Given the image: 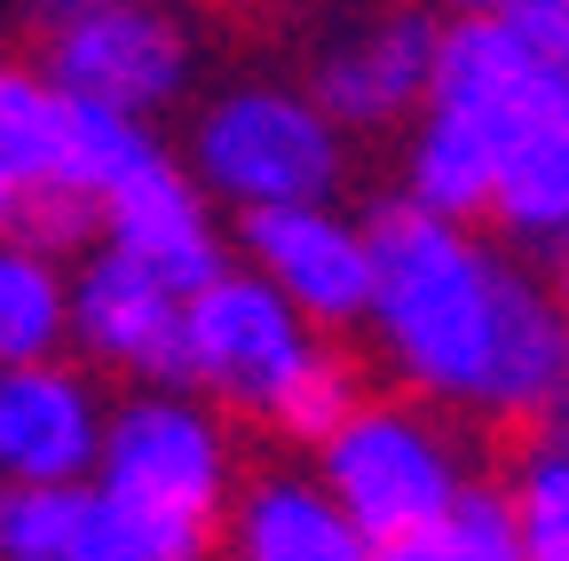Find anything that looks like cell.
Segmentation results:
<instances>
[{"label":"cell","instance_id":"6da1fadb","mask_svg":"<svg viewBox=\"0 0 569 561\" xmlns=\"http://www.w3.org/2000/svg\"><path fill=\"white\" fill-rule=\"evenodd\" d=\"M372 230V309L365 332L396 395L482 428H553L569 388V324L553 285L482 238L475 222H436L380 206Z\"/></svg>","mask_w":569,"mask_h":561},{"label":"cell","instance_id":"7a4b0ae2","mask_svg":"<svg viewBox=\"0 0 569 561\" xmlns=\"http://www.w3.org/2000/svg\"><path fill=\"white\" fill-rule=\"evenodd\" d=\"M182 388L213 411L261 419V428L325 443L332 419L365 395L332 340H317L293 309H284L261 277L222 269L213 285L182 301Z\"/></svg>","mask_w":569,"mask_h":561},{"label":"cell","instance_id":"3957f363","mask_svg":"<svg viewBox=\"0 0 569 561\" xmlns=\"http://www.w3.org/2000/svg\"><path fill=\"white\" fill-rule=\"evenodd\" d=\"M151 159H167L159 127L63 96L32 63H0V182L17 198L9 230L32 238L40 253L88 238L96 206Z\"/></svg>","mask_w":569,"mask_h":561},{"label":"cell","instance_id":"277c9868","mask_svg":"<svg viewBox=\"0 0 569 561\" xmlns=\"http://www.w3.org/2000/svg\"><path fill=\"white\" fill-rule=\"evenodd\" d=\"M309 482L380 553L427 522H443L482 482V459H475V435L451 428L443 411H427L411 395H356L332 419V435L317 443Z\"/></svg>","mask_w":569,"mask_h":561},{"label":"cell","instance_id":"5b68a950","mask_svg":"<svg viewBox=\"0 0 569 561\" xmlns=\"http://www.w3.org/2000/svg\"><path fill=\"white\" fill-rule=\"evenodd\" d=\"M182 174L198 198L238 206V214H277V206L340 198L348 134L309 103L293 80H230L190 111V159Z\"/></svg>","mask_w":569,"mask_h":561},{"label":"cell","instance_id":"8992f818","mask_svg":"<svg viewBox=\"0 0 569 561\" xmlns=\"http://www.w3.org/2000/svg\"><path fill=\"white\" fill-rule=\"evenodd\" d=\"M127 507L174 514L190 530H213L238 490V443L230 419L198 403L190 388H134L127 403L103 411V451H96V482Z\"/></svg>","mask_w":569,"mask_h":561},{"label":"cell","instance_id":"52a82bcc","mask_svg":"<svg viewBox=\"0 0 569 561\" xmlns=\"http://www.w3.org/2000/svg\"><path fill=\"white\" fill-rule=\"evenodd\" d=\"M40 72L63 96L96 103V111L159 127V111H174L190 96L198 32L182 24V9H167V0H96V9L63 17L48 32V63H40Z\"/></svg>","mask_w":569,"mask_h":561},{"label":"cell","instance_id":"ba28073f","mask_svg":"<svg viewBox=\"0 0 569 561\" xmlns=\"http://www.w3.org/2000/svg\"><path fill=\"white\" fill-rule=\"evenodd\" d=\"M238 253H246V277H261L317 340L365 324V309H372V230L340 198L246 214Z\"/></svg>","mask_w":569,"mask_h":561},{"label":"cell","instance_id":"9c48e42d","mask_svg":"<svg viewBox=\"0 0 569 561\" xmlns=\"http://www.w3.org/2000/svg\"><path fill=\"white\" fill-rule=\"evenodd\" d=\"M427 80H436V17L388 0V9L325 32V48L309 63V103L340 134H388V127L419 119Z\"/></svg>","mask_w":569,"mask_h":561},{"label":"cell","instance_id":"30bf717a","mask_svg":"<svg viewBox=\"0 0 569 561\" xmlns=\"http://www.w3.org/2000/svg\"><path fill=\"white\" fill-rule=\"evenodd\" d=\"M63 348H80V372L182 388V301L96 246L63 277Z\"/></svg>","mask_w":569,"mask_h":561},{"label":"cell","instance_id":"8fae6325","mask_svg":"<svg viewBox=\"0 0 569 561\" xmlns=\"http://www.w3.org/2000/svg\"><path fill=\"white\" fill-rule=\"evenodd\" d=\"M103 388L80 364H17L0 372V482L24 490H88L103 451Z\"/></svg>","mask_w":569,"mask_h":561},{"label":"cell","instance_id":"7c38bea8","mask_svg":"<svg viewBox=\"0 0 569 561\" xmlns=\"http://www.w3.org/2000/svg\"><path fill=\"white\" fill-rule=\"evenodd\" d=\"M96 222H103V253H119L127 269H142L174 301H190L198 285H213V277L230 269L222 222H213V206L198 198V182L174 159H151L134 182H119L96 206Z\"/></svg>","mask_w":569,"mask_h":561},{"label":"cell","instance_id":"4fadbf2b","mask_svg":"<svg viewBox=\"0 0 569 561\" xmlns=\"http://www.w3.org/2000/svg\"><path fill=\"white\" fill-rule=\"evenodd\" d=\"M222 561H372V545L309 482V467H269V474L230 490Z\"/></svg>","mask_w":569,"mask_h":561},{"label":"cell","instance_id":"5bb4252c","mask_svg":"<svg viewBox=\"0 0 569 561\" xmlns=\"http://www.w3.org/2000/svg\"><path fill=\"white\" fill-rule=\"evenodd\" d=\"M482 214L507 230L498 246L522 253V261L530 253H561V238H569V119L522 134V143L498 159Z\"/></svg>","mask_w":569,"mask_h":561},{"label":"cell","instance_id":"9a60e30c","mask_svg":"<svg viewBox=\"0 0 569 561\" xmlns=\"http://www.w3.org/2000/svg\"><path fill=\"white\" fill-rule=\"evenodd\" d=\"M63 253L0 230V372L63 357Z\"/></svg>","mask_w":569,"mask_h":561},{"label":"cell","instance_id":"2e32d148","mask_svg":"<svg viewBox=\"0 0 569 561\" xmlns=\"http://www.w3.org/2000/svg\"><path fill=\"white\" fill-rule=\"evenodd\" d=\"M71 561H213V530H190V522L151 514V507H127L111 490H80Z\"/></svg>","mask_w":569,"mask_h":561},{"label":"cell","instance_id":"e0dca14e","mask_svg":"<svg viewBox=\"0 0 569 561\" xmlns=\"http://www.w3.org/2000/svg\"><path fill=\"white\" fill-rule=\"evenodd\" d=\"M498 507L515 522V545L522 561H569V451H561V428H538L507 482H498Z\"/></svg>","mask_w":569,"mask_h":561},{"label":"cell","instance_id":"ac0fdd59","mask_svg":"<svg viewBox=\"0 0 569 561\" xmlns=\"http://www.w3.org/2000/svg\"><path fill=\"white\" fill-rule=\"evenodd\" d=\"M372 561H522V545H515V522H507V507H498V490L475 482L443 522L380 545Z\"/></svg>","mask_w":569,"mask_h":561},{"label":"cell","instance_id":"d6986e66","mask_svg":"<svg viewBox=\"0 0 569 561\" xmlns=\"http://www.w3.org/2000/svg\"><path fill=\"white\" fill-rule=\"evenodd\" d=\"M80 490H24L0 482V561H71Z\"/></svg>","mask_w":569,"mask_h":561},{"label":"cell","instance_id":"ffe728a7","mask_svg":"<svg viewBox=\"0 0 569 561\" xmlns=\"http://www.w3.org/2000/svg\"><path fill=\"white\" fill-rule=\"evenodd\" d=\"M443 24H515L546 56H569V0H436Z\"/></svg>","mask_w":569,"mask_h":561},{"label":"cell","instance_id":"44dd1931","mask_svg":"<svg viewBox=\"0 0 569 561\" xmlns=\"http://www.w3.org/2000/svg\"><path fill=\"white\" fill-rule=\"evenodd\" d=\"M9 9H24V17H40V24L56 32L63 17H80V9H96V0H9Z\"/></svg>","mask_w":569,"mask_h":561},{"label":"cell","instance_id":"7402d4cb","mask_svg":"<svg viewBox=\"0 0 569 561\" xmlns=\"http://www.w3.org/2000/svg\"><path fill=\"white\" fill-rule=\"evenodd\" d=\"M17 222V198H9V182H0V230H9Z\"/></svg>","mask_w":569,"mask_h":561},{"label":"cell","instance_id":"603a6c76","mask_svg":"<svg viewBox=\"0 0 569 561\" xmlns=\"http://www.w3.org/2000/svg\"><path fill=\"white\" fill-rule=\"evenodd\" d=\"M372 9H388V0H372Z\"/></svg>","mask_w":569,"mask_h":561},{"label":"cell","instance_id":"cb8c5ba5","mask_svg":"<svg viewBox=\"0 0 569 561\" xmlns=\"http://www.w3.org/2000/svg\"><path fill=\"white\" fill-rule=\"evenodd\" d=\"M167 9H174V0H167Z\"/></svg>","mask_w":569,"mask_h":561}]
</instances>
